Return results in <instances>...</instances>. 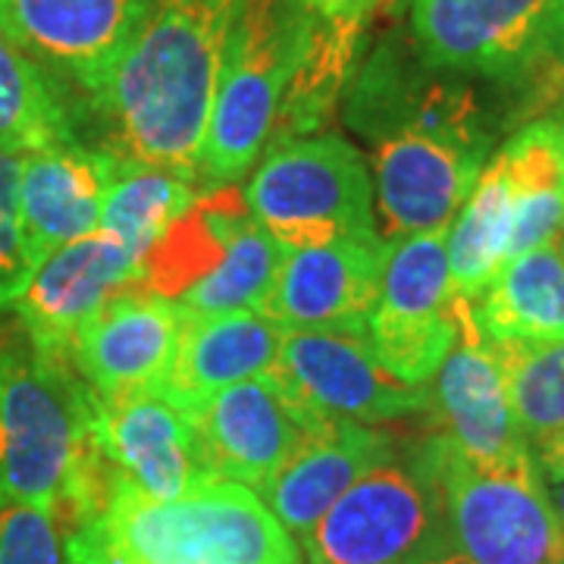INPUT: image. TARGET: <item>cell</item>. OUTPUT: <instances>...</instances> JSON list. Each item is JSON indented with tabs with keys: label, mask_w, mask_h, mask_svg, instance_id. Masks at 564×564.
<instances>
[{
	"label": "cell",
	"mask_w": 564,
	"mask_h": 564,
	"mask_svg": "<svg viewBox=\"0 0 564 564\" xmlns=\"http://www.w3.org/2000/svg\"><path fill=\"white\" fill-rule=\"evenodd\" d=\"M489 158V148L423 132H402L370 144L373 202L386 242L445 232Z\"/></svg>",
	"instance_id": "obj_14"
},
{
	"label": "cell",
	"mask_w": 564,
	"mask_h": 564,
	"mask_svg": "<svg viewBox=\"0 0 564 564\" xmlns=\"http://www.w3.org/2000/svg\"><path fill=\"white\" fill-rule=\"evenodd\" d=\"M110 163L107 151H91L82 141L22 158V236L32 267L101 229Z\"/></svg>",
	"instance_id": "obj_21"
},
{
	"label": "cell",
	"mask_w": 564,
	"mask_h": 564,
	"mask_svg": "<svg viewBox=\"0 0 564 564\" xmlns=\"http://www.w3.org/2000/svg\"><path fill=\"white\" fill-rule=\"evenodd\" d=\"M245 202L285 251L377 229L370 170L361 151L339 132L267 148Z\"/></svg>",
	"instance_id": "obj_7"
},
{
	"label": "cell",
	"mask_w": 564,
	"mask_h": 564,
	"mask_svg": "<svg viewBox=\"0 0 564 564\" xmlns=\"http://www.w3.org/2000/svg\"><path fill=\"white\" fill-rule=\"evenodd\" d=\"M343 120L367 144L402 132H423L492 151L499 132V120L477 82L426 61L408 22H395L364 54L343 98Z\"/></svg>",
	"instance_id": "obj_8"
},
{
	"label": "cell",
	"mask_w": 564,
	"mask_h": 564,
	"mask_svg": "<svg viewBox=\"0 0 564 564\" xmlns=\"http://www.w3.org/2000/svg\"><path fill=\"white\" fill-rule=\"evenodd\" d=\"M440 489L452 549L470 564H564V527L530 455L467 458L443 433L414 445Z\"/></svg>",
	"instance_id": "obj_5"
},
{
	"label": "cell",
	"mask_w": 564,
	"mask_h": 564,
	"mask_svg": "<svg viewBox=\"0 0 564 564\" xmlns=\"http://www.w3.org/2000/svg\"><path fill=\"white\" fill-rule=\"evenodd\" d=\"M188 417L214 480L239 484L258 496L323 423H329L292 402L270 373L223 389Z\"/></svg>",
	"instance_id": "obj_13"
},
{
	"label": "cell",
	"mask_w": 564,
	"mask_h": 564,
	"mask_svg": "<svg viewBox=\"0 0 564 564\" xmlns=\"http://www.w3.org/2000/svg\"><path fill=\"white\" fill-rule=\"evenodd\" d=\"M392 455L395 440L380 426L329 421L289 458L258 499L285 533L302 540L351 486Z\"/></svg>",
	"instance_id": "obj_19"
},
{
	"label": "cell",
	"mask_w": 564,
	"mask_h": 564,
	"mask_svg": "<svg viewBox=\"0 0 564 564\" xmlns=\"http://www.w3.org/2000/svg\"><path fill=\"white\" fill-rule=\"evenodd\" d=\"M470 307L489 343H562L564 258L558 242L505 261L499 276Z\"/></svg>",
	"instance_id": "obj_25"
},
{
	"label": "cell",
	"mask_w": 564,
	"mask_h": 564,
	"mask_svg": "<svg viewBox=\"0 0 564 564\" xmlns=\"http://www.w3.org/2000/svg\"><path fill=\"white\" fill-rule=\"evenodd\" d=\"M530 458L536 464L545 496H549V502H552V508H555V514H558V521L564 527V436L540 445V448H533Z\"/></svg>",
	"instance_id": "obj_34"
},
{
	"label": "cell",
	"mask_w": 564,
	"mask_h": 564,
	"mask_svg": "<svg viewBox=\"0 0 564 564\" xmlns=\"http://www.w3.org/2000/svg\"><path fill=\"white\" fill-rule=\"evenodd\" d=\"M389 242L380 229L285 251L261 311L285 333L367 336L380 302Z\"/></svg>",
	"instance_id": "obj_12"
},
{
	"label": "cell",
	"mask_w": 564,
	"mask_h": 564,
	"mask_svg": "<svg viewBox=\"0 0 564 564\" xmlns=\"http://www.w3.org/2000/svg\"><path fill=\"white\" fill-rule=\"evenodd\" d=\"M380 3H383V0H343L339 17H364V20H370L373 10H377Z\"/></svg>",
	"instance_id": "obj_35"
},
{
	"label": "cell",
	"mask_w": 564,
	"mask_h": 564,
	"mask_svg": "<svg viewBox=\"0 0 564 564\" xmlns=\"http://www.w3.org/2000/svg\"><path fill=\"white\" fill-rule=\"evenodd\" d=\"M7 343H10V329H7V326H0V351L7 348Z\"/></svg>",
	"instance_id": "obj_38"
},
{
	"label": "cell",
	"mask_w": 564,
	"mask_h": 564,
	"mask_svg": "<svg viewBox=\"0 0 564 564\" xmlns=\"http://www.w3.org/2000/svg\"><path fill=\"white\" fill-rule=\"evenodd\" d=\"M251 220L245 192L223 185L202 192L180 220L141 258V289L180 304L229 254L239 229Z\"/></svg>",
	"instance_id": "obj_23"
},
{
	"label": "cell",
	"mask_w": 564,
	"mask_h": 564,
	"mask_svg": "<svg viewBox=\"0 0 564 564\" xmlns=\"http://www.w3.org/2000/svg\"><path fill=\"white\" fill-rule=\"evenodd\" d=\"M0 564H66V540L54 514L0 502Z\"/></svg>",
	"instance_id": "obj_33"
},
{
	"label": "cell",
	"mask_w": 564,
	"mask_h": 564,
	"mask_svg": "<svg viewBox=\"0 0 564 564\" xmlns=\"http://www.w3.org/2000/svg\"><path fill=\"white\" fill-rule=\"evenodd\" d=\"M151 0H0V35L88 104L101 91Z\"/></svg>",
	"instance_id": "obj_11"
},
{
	"label": "cell",
	"mask_w": 564,
	"mask_h": 564,
	"mask_svg": "<svg viewBox=\"0 0 564 564\" xmlns=\"http://www.w3.org/2000/svg\"><path fill=\"white\" fill-rule=\"evenodd\" d=\"M270 377L317 421L380 426L433 408L430 386L395 380L373 358L367 336L285 333Z\"/></svg>",
	"instance_id": "obj_10"
},
{
	"label": "cell",
	"mask_w": 564,
	"mask_h": 564,
	"mask_svg": "<svg viewBox=\"0 0 564 564\" xmlns=\"http://www.w3.org/2000/svg\"><path fill=\"white\" fill-rule=\"evenodd\" d=\"M66 564H302L258 492L229 480L151 499L122 480L101 514L66 536Z\"/></svg>",
	"instance_id": "obj_3"
},
{
	"label": "cell",
	"mask_w": 564,
	"mask_h": 564,
	"mask_svg": "<svg viewBox=\"0 0 564 564\" xmlns=\"http://www.w3.org/2000/svg\"><path fill=\"white\" fill-rule=\"evenodd\" d=\"M198 195L202 188L166 170L113 158L104 192L101 229L144 258L151 245L198 202Z\"/></svg>",
	"instance_id": "obj_28"
},
{
	"label": "cell",
	"mask_w": 564,
	"mask_h": 564,
	"mask_svg": "<svg viewBox=\"0 0 564 564\" xmlns=\"http://www.w3.org/2000/svg\"><path fill=\"white\" fill-rule=\"evenodd\" d=\"M433 380L436 389L430 392L443 423L440 433L458 452L484 464L530 455L508 399L502 364L474 321V307L464 299H458V339Z\"/></svg>",
	"instance_id": "obj_18"
},
{
	"label": "cell",
	"mask_w": 564,
	"mask_h": 564,
	"mask_svg": "<svg viewBox=\"0 0 564 564\" xmlns=\"http://www.w3.org/2000/svg\"><path fill=\"white\" fill-rule=\"evenodd\" d=\"M511 223V188L502 163L492 154L448 226V267L455 299L474 304L489 289V282L499 276L508 261Z\"/></svg>",
	"instance_id": "obj_26"
},
{
	"label": "cell",
	"mask_w": 564,
	"mask_h": 564,
	"mask_svg": "<svg viewBox=\"0 0 564 564\" xmlns=\"http://www.w3.org/2000/svg\"><path fill=\"white\" fill-rule=\"evenodd\" d=\"M511 188V245L508 261L564 232V122L536 117L496 151Z\"/></svg>",
	"instance_id": "obj_24"
},
{
	"label": "cell",
	"mask_w": 564,
	"mask_h": 564,
	"mask_svg": "<svg viewBox=\"0 0 564 564\" xmlns=\"http://www.w3.org/2000/svg\"><path fill=\"white\" fill-rule=\"evenodd\" d=\"M555 10H558V20H562V29H564V0H555Z\"/></svg>",
	"instance_id": "obj_39"
},
{
	"label": "cell",
	"mask_w": 564,
	"mask_h": 564,
	"mask_svg": "<svg viewBox=\"0 0 564 564\" xmlns=\"http://www.w3.org/2000/svg\"><path fill=\"white\" fill-rule=\"evenodd\" d=\"M285 329L258 311L232 314H188L180 329L176 358L158 389L170 402L192 414L229 386L258 380L280 358Z\"/></svg>",
	"instance_id": "obj_20"
},
{
	"label": "cell",
	"mask_w": 564,
	"mask_h": 564,
	"mask_svg": "<svg viewBox=\"0 0 564 564\" xmlns=\"http://www.w3.org/2000/svg\"><path fill=\"white\" fill-rule=\"evenodd\" d=\"M129 285H141V258L98 229L47 254L10 311L39 355L69 364L82 326Z\"/></svg>",
	"instance_id": "obj_15"
},
{
	"label": "cell",
	"mask_w": 564,
	"mask_h": 564,
	"mask_svg": "<svg viewBox=\"0 0 564 564\" xmlns=\"http://www.w3.org/2000/svg\"><path fill=\"white\" fill-rule=\"evenodd\" d=\"M408 32L433 66L499 88L518 113L564 98V29L555 0H404Z\"/></svg>",
	"instance_id": "obj_4"
},
{
	"label": "cell",
	"mask_w": 564,
	"mask_h": 564,
	"mask_svg": "<svg viewBox=\"0 0 564 564\" xmlns=\"http://www.w3.org/2000/svg\"><path fill=\"white\" fill-rule=\"evenodd\" d=\"M76 141L66 91L0 35V151L25 158Z\"/></svg>",
	"instance_id": "obj_27"
},
{
	"label": "cell",
	"mask_w": 564,
	"mask_h": 564,
	"mask_svg": "<svg viewBox=\"0 0 564 564\" xmlns=\"http://www.w3.org/2000/svg\"><path fill=\"white\" fill-rule=\"evenodd\" d=\"M489 345L502 364L508 399L527 448L533 452L564 436V339Z\"/></svg>",
	"instance_id": "obj_30"
},
{
	"label": "cell",
	"mask_w": 564,
	"mask_h": 564,
	"mask_svg": "<svg viewBox=\"0 0 564 564\" xmlns=\"http://www.w3.org/2000/svg\"><path fill=\"white\" fill-rule=\"evenodd\" d=\"M367 22L370 20L364 17H326L317 10L307 13L267 148L321 135L323 126L336 117L367 54Z\"/></svg>",
	"instance_id": "obj_22"
},
{
	"label": "cell",
	"mask_w": 564,
	"mask_h": 564,
	"mask_svg": "<svg viewBox=\"0 0 564 564\" xmlns=\"http://www.w3.org/2000/svg\"><path fill=\"white\" fill-rule=\"evenodd\" d=\"M91 433L122 480L151 499H180L214 484L195 423L161 389L91 392Z\"/></svg>",
	"instance_id": "obj_16"
},
{
	"label": "cell",
	"mask_w": 564,
	"mask_h": 564,
	"mask_svg": "<svg viewBox=\"0 0 564 564\" xmlns=\"http://www.w3.org/2000/svg\"><path fill=\"white\" fill-rule=\"evenodd\" d=\"M282 258H285V248L251 217L239 229L226 261L207 280L198 282L180 304L188 314L261 311L263 299L270 295L276 282Z\"/></svg>",
	"instance_id": "obj_31"
},
{
	"label": "cell",
	"mask_w": 564,
	"mask_h": 564,
	"mask_svg": "<svg viewBox=\"0 0 564 564\" xmlns=\"http://www.w3.org/2000/svg\"><path fill=\"white\" fill-rule=\"evenodd\" d=\"M299 543L307 564H421L452 549L417 448L373 467Z\"/></svg>",
	"instance_id": "obj_9"
},
{
	"label": "cell",
	"mask_w": 564,
	"mask_h": 564,
	"mask_svg": "<svg viewBox=\"0 0 564 564\" xmlns=\"http://www.w3.org/2000/svg\"><path fill=\"white\" fill-rule=\"evenodd\" d=\"M545 117H555L558 122H564V98L555 104V110H552V113H545Z\"/></svg>",
	"instance_id": "obj_37"
},
{
	"label": "cell",
	"mask_w": 564,
	"mask_h": 564,
	"mask_svg": "<svg viewBox=\"0 0 564 564\" xmlns=\"http://www.w3.org/2000/svg\"><path fill=\"white\" fill-rule=\"evenodd\" d=\"M311 7L239 0L202 154V192L242 180L267 148Z\"/></svg>",
	"instance_id": "obj_6"
},
{
	"label": "cell",
	"mask_w": 564,
	"mask_h": 564,
	"mask_svg": "<svg viewBox=\"0 0 564 564\" xmlns=\"http://www.w3.org/2000/svg\"><path fill=\"white\" fill-rule=\"evenodd\" d=\"M239 0H151L120 63L85 104L101 151L198 182L210 107Z\"/></svg>",
	"instance_id": "obj_1"
},
{
	"label": "cell",
	"mask_w": 564,
	"mask_h": 564,
	"mask_svg": "<svg viewBox=\"0 0 564 564\" xmlns=\"http://www.w3.org/2000/svg\"><path fill=\"white\" fill-rule=\"evenodd\" d=\"M120 484L91 433V392L35 348L0 351V502L35 505L69 533Z\"/></svg>",
	"instance_id": "obj_2"
},
{
	"label": "cell",
	"mask_w": 564,
	"mask_h": 564,
	"mask_svg": "<svg viewBox=\"0 0 564 564\" xmlns=\"http://www.w3.org/2000/svg\"><path fill=\"white\" fill-rule=\"evenodd\" d=\"M558 251H562V258H564V232H562V242H558Z\"/></svg>",
	"instance_id": "obj_40"
},
{
	"label": "cell",
	"mask_w": 564,
	"mask_h": 564,
	"mask_svg": "<svg viewBox=\"0 0 564 564\" xmlns=\"http://www.w3.org/2000/svg\"><path fill=\"white\" fill-rule=\"evenodd\" d=\"M421 564H470L464 555H458L455 549H445V552H440V555H433V558H426V562Z\"/></svg>",
	"instance_id": "obj_36"
},
{
	"label": "cell",
	"mask_w": 564,
	"mask_h": 564,
	"mask_svg": "<svg viewBox=\"0 0 564 564\" xmlns=\"http://www.w3.org/2000/svg\"><path fill=\"white\" fill-rule=\"evenodd\" d=\"M20 180L22 154L0 151V314L13 307L35 273L22 236Z\"/></svg>",
	"instance_id": "obj_32"
},
{
	"label": "cell",
	"mask_w": 564,
	"mask_h": 564,
	"mask_svg": "<svg viewBox=\"0 0 564 564\" xmlns=\"http://www.w3.org/2000/svg\"><path fill=\"white\" fill-rule=\"evenodd\" d=\"M182 321V304L129 285L82 326L69 367L95 395L158 389L176 358Z\"/></svg>",
	"instance_id": "obj_17"
},
{
	"label": "cell",
	"mask_w": 564,
	"mask_h": 564,
	"mask_svg": "<svg viewBox=\"0 0 564 564\" xmlns=\"http://www.w3.org/2000/svg\"><path fill=\"white\" fill-rule=\"evenodd\" d=\"M455 314L448 229L389 242L373 321L436 323Z\"/></svg>",
	"instance_id": "obj_29"
}]
</instances>
